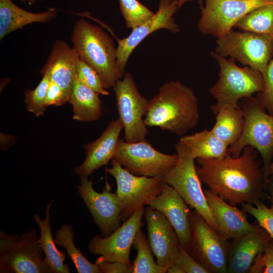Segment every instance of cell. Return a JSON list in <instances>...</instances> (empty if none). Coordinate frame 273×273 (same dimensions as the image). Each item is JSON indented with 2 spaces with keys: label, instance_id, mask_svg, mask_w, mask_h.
<instances>
[{
  "label": "cell",
  "instance_id": "cell-4",
  "mask_svg": "<svg viewBox=\"0 0 273 273\" xmlns=\"http://www.w3.org/2000/svg\"><path fill=\"white\" fill-rule=\"evenodd\" d=\"M210 55L220 67L219 78L209 89L216 100L210 107L214 115L221 107L228 105L238 108L241 99L263 90L264 78L259 71L247 66L240 67L236 64L235 59H226L215 52Z\"/></svg>",
  "mask_w": 273,
  "mask_h": 273
},
{
  "label": "cell",
  "instance_id": "cell-40",
  "mask_svg": "<svg viewBox=\"0 0 273 273\" xmlns=\"http://www.w3.org/2000/svg\"><path fill=\"white\" fill-rule=\"evenodd\" d=\"M167 272L168 273H186L184 269L181 266L177 263H174L167 270Z\"/></svg>",
  "mask_w": 273,
  "mask_h": 273
},
{
  "label": "cell",
  "instance_id": "cell-8",
  "mask_svg": "<svg viewBox=\"0 0 273 273\" xmlns=\"http://www.w3.org/2000/svg\"><path fill=\"white\" fill-rule=\"evenodd\" d=\"M230 57L263 74L273 58V35L232 29L216 41L215 52Z\"/></svg>",
  "mask_w": 273,
  "mask_h": 273
},
{
  "label": "cell",
  "instance_id": "cell-33",
  "mask_svg": "<svg viewBox=\"0 0 273 273\" xmlns=\"http://www.w3.org/2000/svg\"><path fill=\"white\" fill-rule=\"evenodd\" d=\"M76 75L80 82L99 94L108 95L102 80L96 70L79 57L76 66Z\"/></svg>",
  "mask_w": 273,
  "mask_h": 273
},
{
  "label": "cell",
  "instance_id": "cell-26",
  "mask_svg": "<svg viewBox=\"0 0 273 273\" xmlns=\"http://www.w3.org/2000/svg\"><path fill=\"white\" fill-rule=\"evenodd\" d=\"M178 141L190 151L193 157L219 159L228 153L229 146L211 131L204 129L194 134L184 135Z\"/></svg>",
  "mask_w": 273,
  "mask_h": 273
},
{
  "label": "cell",
  "instance_id": "cell-34",
  "mask_svg": "<svg viewBox=\"0 0 273 273\" xmlns=\"http://www.w3.org/2000/svg\"><path fill=\"white\" fill-rule=\"evenodd\" d=\"M242 209L247 213L253 216L258 224L273 239V204L268 207L263 201L255 205L242 203Z\"/></svg>",
  "mask_w": 273,
  "mask_h": 273
},
{
  "label": "cell",
  "instance_id": "cell-5",
  "mask_svg": "<svg viewBox=\"0 0 273 273\" xmlns=\"http://www.w3.org/2000/svg\"><path fill=\"white\" fill-rule=\"evenodd\" d=\"M239 104L244 117V128L239 138L229 147L228 152L237 157L247 146L255 149L262 158L266 183L273 158V115L252 96L241 99Z\"/></svg>",
  "mask_w": 273,
  "mask_h": 273
},
{
  "label": "cell",
  "instance_id": "cell-25",
  "mask_svg": "<svg viewBox=\"0 0 273 273\" xmlns=\"http://www.w3.org/2000/svg\"><path fill=\"white\" fill-rule=\"evenodd\" d=\"M52 204V201L47 204L44 219H41L37 214L34 216V219L40 230L38 242L44 252V259L52 272L69 273L70 272V268L64 262L66 254L63 251H60L57 248L55 239L52 234L50 225V210Z\"/></svg>",
  "mask_w": 273,
  "mask_h": 273
},
{
  "label": "cell",
  "instance_id": "cell-30",
  "mask_svg": "<svg viewBox=\"0 0 273 273\" xmlns=\"http://www.w3.org/2000/svg\"><path fill=\"white\" fill-rule=\"evenodd\" d=\"M132 246L136 250V257L132 264V273H165L167 269L155 262L148 239L140 230Z\"/></svg>",
  "mask_w": 273,
  "mask_h": 273
},
{
  "label": "cell",
  "instance_id": "cell-17",
  "mask_svg": "<svg viewBox=\"0 0 273 273\" xmlns=\"http://www.w3.org/2000/svg\"><path fill=\"white\" fill-rule=\"evenodd\" d=\"M148 241L156 262L167 269L174 264L180 248L177 236L165 216L148 206L145 210Z\"/></svg>",
  "mask_w": 273,
  "mask_h": 273
},
{
  "label": "cell",
  "instance_id": "cell-29",
  "mask_svg": "<svg viewBox=\"0 0 273 273\" xmlns=\"http://www.w3.org/2000/svg\"><path fill=\"white\" fill-rule=\"evenodd\" d=\"M74 234L71 226L63 224L57 231L55 241L66 251L78 273H101L98 265L89 261L73 242Z\"/></svg>",
  "mask_w": 273,
  "mask_h": 273
},
{
  "label": "cell",
  "instance_id": "cell-42",
  "mask_svg": "<svg viewBox=\"0 0 273 273\" xmlns=\"http://www.w3.org/2000/svg\"><path fill=\"white\" fill-rule=\"evenodd\" d=\"M273 180V161L270 164L267 172V180Z\"/></svg>",
  "mask_w": 273,
  "mask_h": 273
},
{
  "label": "cell",
  "instance_id": "cell-18",
  "mask_svg": "<svg viewBox=\"0 0 273 273\" xmlns=\"http://www.w3.org/2000/svg\"><path fill=\"white\" fill-rule=\"evenodd\" d=\"M149 206L161 212L173 228L181 247L190 252L192 242L191 212L188 205L171 186L163 181L160 193Z\"/></svg>",
  "mask_w": 273,
  "mask_h": 273
},
{
  "label": "cell",
  "instance_id": "cell-20",
  "mask_svg": "<svg viewBox=\"0 0 273 273\" xmlns=\"http://www.w3.org/2000/svg\"><path fill=\"white\" fill-rule=\"evenodd\" d=\"M271 240L259 224H255L251 231L233 239L229 247L228 272H248L257 255Z\"/></svg>",
  "mask_w": 273,
  "mask_h": 273
},
{
  "label": "cell",
  "instance_id": "cell-43",
  "mask_svg": "<svg viewBox=\"0 0 273 273\" xmlns=\"http://www.w3.org/2000/svg\"><path fill=\"white\" fill-rule=\"evenodd\" d=\"M193 0H178V4L180 8L185 3L188 2H192Z\"/></svg>",
  "mask_w": 273,
  "mask_h": 273
},
{
  "label": "cell",
  "instance_id": "cell-24",
  "mask_svg": "<svg viewBox=\"0 0 273 273\" xmlns=\"http://www.w3.org/2000/svg\"><path fill=\"white\" fill-rule=\"evenodd\" d=\"M99 93L82 84L75 74L68 102L73 109V118L82 122H93L103 115Z\"/></svg>",
  "mask_w": 273,
  "mask_h": 273
},
{
  "label": "cell",
  "instance_id": "cell-39",
  "mask_svg": "<svg viewBox=\"0 0 273 273\" xmlns=\"http://www.w3.org/2000/svg\"><path fill=\"white\" fill-rule=\"evenodd\" d=\"M69 99V97L58 84L50 80L45 101L47 107L62 105L68 102Z\"/></svg>",
  "mask_w": 273,
  "mask_h": 273
},
{
  "label": "cell",
  "instance_id": "cell-35",
  "mask_svg": "<svg viewBox=\"0 0 273 273\" xmlns=\"http://www.w3.org/2000/svg\"><path fill=\"white\" fill-rule=\"evenodd\" d=\"M262 75L264 88L258 93L256 99L269 114L273 115V58Z\"/></svg>",
  "mask_w": 273,
  "mask_h": 273
},
{
  "label": "cell",
  "instance_id": "cell-12",
  "mask_svg": "<svg viewBox=\"0 0 273 273\" xmlns=\"http://www.w3.org/2000/svg\"><path fill=\"white\" fill-rule=\"evenodd\" d=\"M113 159L136 175L162 177L176 164L178 156L161 152L146 140L129 143L120 139Z\"/></svg>",
  "mask_w": 273,
  "mask_h": 273
},
{
  "label": "cell",
  "instance_id": "cell-15",
  "mask_svg": "<svg viewBox=\"0 0 273 273\" xmlns=\"http://www.w3.org/2000/svg\"><path fill=\"white\" fill-rule=\"evenodd\" d=\"M144 214V207H141L109 236H95L88 245L89 251L95 255H100L109 261L130 264V249L137 233L141 230Z\"/></svg>",
  "mask_w": 273,
  "mask_h": 273
},
{
  "label": "cell",
  "instance_id": "cell-31",
  "mask_svg": "<svg viewBox=\"0 0 273 273\" xmlns=\"http://www.w3.org/2000/svg\"><path fill=\"white\" fill-rule=\"evenodd\" d=\"M119 8L127 28L131 29L143 24L154 13L138 0H118Z\"/></svg>",
  "mask_w": 273,
  "mask_h": 273
},
{
  "label": "cell",
  "instance_id": "cell-11",
  "mask_svg": "<svg viewBox=\"0 0 273 273\" xmlns=\"http://www.w3.org/2000/svg\"><path fill=\"white\" fill-rule=\"evenodd\" d=\"M116 106L124 132V140L133 143L146 140L149 133L144 122L149 100L139 92L132 75L125 72L113 86Z\"/></svg>",
  "mask_w": 273,
  "mask_h": 273
},
{
  "label": "cell",
  "instance_id": "cell-10",
  "mask_svg": "<svg viewBox=\"0 0 273 273\" xmlns=\"http://www.w3.org/2000/svg\"><path fill=\"white\" fill-rule=\"evenodd\" d=\"M111 165L106 171L116 180V194L121 206L122 221H124L136 210L148 205L160 193L163 181L161 177L133 174L114 159Z\"/></svg>",
  "mask_w": 273,
  "mask_h": 273
},
{
  "label": "cell",
  "instance_id": "cell-9",
  "mask_svg": "<svg viewBox=\"0 0 273 273\" xmlns=\"http://www.w3.org/2000/svg\"><path fill=\"white\" fill-rule=\"evenodd\" d=\"M192 242L189 253L209 273H227L230 244L195 210L191 211Z\"/></svg>",
  "mask_w": 273,
  "mask_h": 273
},
{
  "label": "cell",
  "instance_id": "cell-6",
  "mask_svg": "<svg viewBox=\"0 0 273 273\" xmlns=\"http://www.w3.org/2000/svg\"><path fill=\"white\" fill-rule=\"evenodd\" d=\"M34 229L21 235L0 231V272H52Z\"/></svg>",
  "mask_w": 273,
  "mask_h": 273
},
{
  "label": "cell",
  "instance_id": "cell-23",
  "mask_svg": "<svg viewBox=\"0 0 273 273\" xmlns=\"http://www.w3.org/2000/svg\"><path fill=\"white\" fill-rule=\"evenodd\" d=\"M57 16L56 10L33 13L23 9L12 0H0V39L10 33L34 23H48Z\"/></svg>",
  "mask_w": 273,
  "mask_h": 273
},
{
  "label": "cell",
  "instance_id": "cell-44",
  "mask_svg": "<svg viewBox=\"0 0 273 273\" xmlns=\"http://www.w3.org/2000/svg\"><path fill=\"white\" fill-rule=\"evenodd\" d=\"M37 1L40 0H21L22 3H27L29 5H32Z\"/></svg>",
  "mask_w": 273,
  "mask_h": 273
},
{
  "label": "cell",
  "instance_id": "cell-22",
  "mask_svg": "<svg viewBox=\"0 0 273 273\" xmlns=\"http://www.w3.org/2000/svg\"><path fill=\"white\" fill-rule=\"evenodd\" d=\"M79 57L73 47L64 41L57 40L54 42L47 61L40 70L48 71L50 80L58 84L69 98Z\"/></svg>",
  "mask_w": 273,
  "mask_h": 273
},
{
  "label": "cell",
  "instance_id": "cell-41",
  "mask_svg": "<svg viewBox=\"0 0 273 273\" xmlns=\"http://www.w3.org/2000/svg\"><path fill=\"white\" fill-rule=\"evenodd\" d=\"M267 189L269 195L267 198H269L271 204H273V180L268 179L266 183V189Z\"/></svg>",
  "mask_w": 273,
  "mask_h": 273
},
{
  "label": "cell",
  "instance_id": "cell-1",
  "mask_svg": "<svg viewBox=\"0 0 273 273\" xmlns=\"http://www.w3.org/2000/svg\"><path fill=\"white\" fill-rule=\"evenodd\" d=\"M258 152L246 147L233 157L228 152L223 157L197 158L196 170L201 182L231 205H255L267 198L262 160Z\"/></svg>",
  "mask_w": 273,
  "mask_h": 273
},
{
  "label": "cell",
  "instance_id": "cell-21",
  "mask_svg": "<svg viewBox=\"0 0 273 273\" xmlns=\"http://www.w3.org/2000/svg\"><path fill=\"white\" fill-rule=\"evenodd\" d=\"M204 193L218 228V233L226 239H234L251 231L255 224L247 220V213L242 209L229 204L211 190Z\"/></svg>",
  "mask_w": 273,
  "mask_h": 273
},
{
  "label": "cell",
  "instance_id": "cell-27",
  "mask_svg": "<svg viewBox=\"0 0 273 273\" xmlns=\"http://www.w3.org/2000/svg\"><path fill=\"white\" fill-rule=\"evenodd\" d=\"M215 117V123L211 131L229 147L231 146L239 138L244 128L245 120L241 107L223 106Z\"/></svg>",
  "mask_w": 273,
  "mask_h": 273
},
{
  "label": "cell",
  "instance_id": "cell-2",
  "mask_svg": "<svg viewBox=\"0 0 273 273\" xmlns=\"http://www.w3.org/2000/svg\"><path fill=\"white\" fill-rule=\"evenodd\" d=\"M199 117L198 99L193 90L172 80L163 83L149 100L144 122L147 126L181 136L198 124Z\"/></svg>",
  "mask_w": 273,
  "mask_h": 273
},
{
  "label": "cell",
  "instance_id": "cell-37",
  "mask_svg": "<svg viewBox=\"0 0 273 273\" xmlns=\"http://www.w3.org/2000/svg\"><path fill=\"white\" fill-rule=\"evenodd\" d=\"M175 263L179 264L186 273H209L185 249L180 245L179 253Z\"/></svg>",
  "mask_w": 273,
  "mask_h": 273
},
{
  "label": "cell",
  "instance_id": "cell-13",
  "mask_svg": "<svg viewBox=\"0 0 273 273\" xmlns=\"http://www.w3.org/2000/svg\"><path fill=\"white\" fill-rule=\"evenodd\" d=\"M268 0H205L201 5V17L198 28L204 34L220 37L253 9Z\"/></svg>",
  "mask_w": 273,
  "mask_h": 273
},
{
  "label": "cell",
  "instance_id": "cell-32",
  "mask_svg": "<svg viewBox=\"0 0 273 273\" xmlns=\"http://www.w3.org/2000/svg\"><path fill=\"white\" fill-rule=\"evenodd\" d=\"M40 73L42 77L37 86L33 89L26 90L25 93L26 108L36 117L43 115L47 109L45 101L50 82L48 71H40Z\"/></svg>",
  "mask_w": 273,
  "mask_h": 273
},
{
  "label": "cell",
  "instance_id": "cell-14",
  "mask_svg": "<svg viewBox=\"0 0 273 273\" xmlns=\"http://www.w3.org/2000/svg\"><path fill=\"white\" fill-rule=\"evenodd\" d=\"M178 9V0H160L158 10L151 18L132 29L127 37L117 39V65L123 75L131 53L149 35L161 29H167L172 33L179 31L173 17Z\"/></svg>",
  "mask_w": 273,
  "mask_h": 273
},
{
  "label": "cell",
  "instance_id": "cell-7",
  "mask_svg": "<svg viewBox=\"0 0 273 273\" xmlns=\"http://www.w3.org/2000/svg\"><path fill=\"white\" fill-rule=\"evenodd\" d=\"M175 148L178 156L177 161L161 177L162 180L174 189L188 205L218 232L217 224L209 209L197 174L195 159L178 140Z\"/></svg>",
  "mask_w": 273,
  "mask_h": 273
},
{
  "label": "cell",
  "instance_id": "cell-16",
  "mask_svg": "<svg viewBox=\"0 0 273 273\" xmlns=\"http://www.w3.org/2000/svg\"><path fill=\"white\" fill-rule=\"evenodd\" d=\"M78 192L90 212L102 236L107 237L117 230L122 221V209L116 193L108 187L98 193L93 188V183L87 176L80 177Z\"/></svg>",
  "mask_w": 273,
  "mask_h": 273
},
{
  "label": "cell",
  "instance_id": "cell-3",
  "mask_svg": "<svg viewBox=\"0 0 273 273\" xmlns=\"http://www.w3.org/2000/svg\"><path fill=\"white\" fill-rule=\"evenodd\" d=\"M71 39L79 57L96 70L105 88L113 87L123 77L113 40L100 27L80 18L74 24Z\"/></svg>",
  "mask_w": 273,
  "mask_h": 273
},
{
  "label": "cell",
  "instance_id": "cell-28",
  "mask_svg": "<svg viewBox=\"0 0 273 273\" xmlns=\"http://www.w3.org/2000/svg\"><path fill=\"white\" fill-rule=\"evenodd\" d=\"M235 27L244 31L273 35V0L247 13Z\"/></svg>",
  "mask_w": 273,
  "mask_h": 273
},
{
  "label": "cell",
  "instance_id": "cell-38",
  "mask_svg": "<svg viewBox=\"0 0 273 273\" xmlns=\"http://www.w3.org/2000/svg\"><path fill=\"white\" fill-rule=\"evenodd\" d=\"M101 273H132V265L105 259L102 256L96 261Z\"/></svg>",
  "mask_w": 273,
  "mask_h": 273
},
{
  "label": "cell",
  "instance_id": "cell-19",
  "mask_svg": "<svg viewBox=\"0 0 273 273\" xmlns=\"http://www.w3.org/2000/svg\"><path fill=\"white\" fill-rule=\"evenodd\" d=\"M123 129L119 118L111 121L97 140L84 145L85 158L80 165L74 169V172L80 177H88L97 169L107 165L114 158Z\"/></svg>",
  "mask_w": 273,
  "mask_h": 273
},
{
  "label": "cell",
  "instance_id": "cell-36",
  "mask_svg": "<svg viewBox=\"0 0 273 273\" xmlns=\"http://www.w3.org/2000/svg\"><path fill=\"white\" fill-rule=\"evenodd\" d=\"M248 273H273V239L256 257Z\"/></svg>",
  "mask_w": 273,
  "mask_h": 273
}]
</instances>
